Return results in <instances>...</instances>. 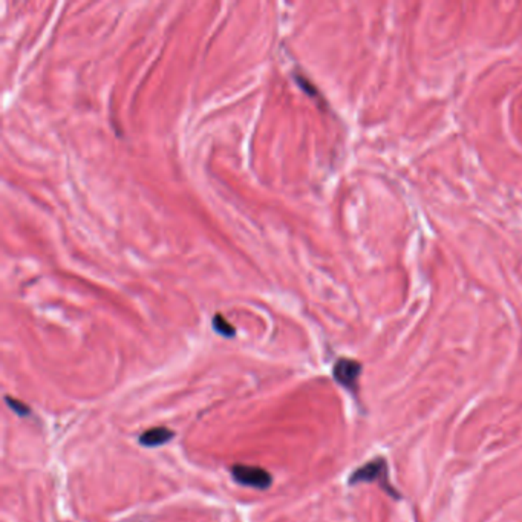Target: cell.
Listing matches in <instances>:
<instances>
[{"label": "cell", "instance_id": "obj_1", "mask_svg": "<svg viewBox=\"0 0 522 522\" xmlns=\"http://www.w3.org/2000/svg\"><path fill=\"white\" fill-rule=\"evenodd\" d=\"M358 482H378V484L387 490L389 493L397 495L395 490L389 486V472H387V463L385 458H376L372 461L366 463L364 466L358 467V469L351 475L349 484L355 486Z\"/></svg>", "mask_w": 522, "mask_h": 522}, {"label": "cell", "instance_id": "obj_2", "mask_svg": "<svg viewBox=\"0 0 522 522\" xmlns=\"http://www.w3.org/2000/svg\"><path fill=\"white\" fill-rule=\"evenodd\" d=\"M231 477L235 478V481L239 482V484H243L245 487L258 489V490L270 489L272 482L271 475L265 469H262V467H256V466H245V464L233 466Z\"/></svg>", "mask_w": 522, "mask_h": 522}, {"label": "cell", "instance_id": "obj_3", "mask_svg": "<svg viewBox=\"0 0 522 522\" xmlns=\"http://www.w3.org/2000/svg\"><path fill=\"white\" fill-rule=\"evenodd\" d=\"M362 374V364L353 358H339L332 368V377L348 391H355Z\"/></svg>", "mask_w": 522, "mask_h": 522}, {"label": "cell", "instance_id": "obj_4", "mask_svg": "<svg viewBox=\"0 0 522 522\" xmlns=\"http://www.w3.org/2000/svg\"><path fill=\"white\" fill-rule=\"evenodd\" d=\"M174 438V431L167 429V427H152V429L146 431L139 436V444H143L144 447H158L162 444L169 443Z\"/></svg>", "mask_w": 522, "mask_h": 522}, {"label": "cell", "instance_id": "obj_5", "mask_svg": "<svg viewBox=\"0 0 522 522\" xmlns=\"http://www.w3.org/2000/svg\"><path fill=\"white\" fill-rule=\"evenodd\" d=\"M213 328L217 334H221V336L224 337H233L236 334L235 328L225 321V317L221 316V314H216L215 318H213Z\"/></svg>", "mask_w": 522, "mask_h": 522}, {"label": "cell", "instance_id": "obj_6", "mask_svg": "<svg viewBox=\"0 0 522 522\" xmlns=\"http://www.w3.org/2000/svg\"><path fill=\"white\" fill-rule=\"evenodd\" d=\"M5 401H6L8 406H10V409L14 410L15 414L20 415V417H25V415H29V414H31V409H29L28 404H25L23 401L17 400V399H13V397L6 395V397H5Z\"/></svg>", "mask_w": 522, "mask_h": 522}]
</instances>
